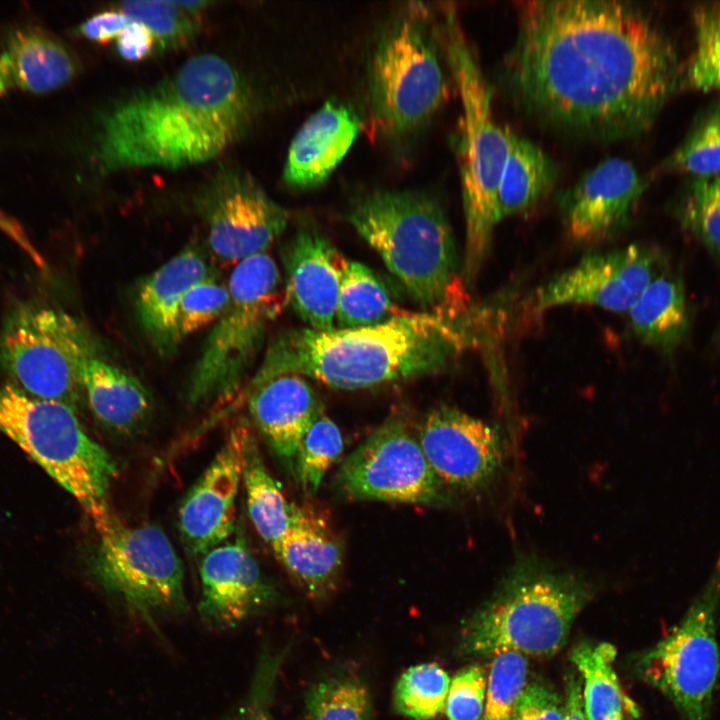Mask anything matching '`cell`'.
<instances>
[{"instance_id": "6da1fadb", "label": "cell", "mask_w": 720, "mask_h": 720, "mask_svg": "<svg viewBox=\"0 0 720 720\" xmlns=\"http://www.w3.org/2000/svg\"><path fill=\"white\" fill-rule=\"evenodd\" d=\"M505 76L537 122L597 141L647 131L682 80L675 48L658 24L617 0L521 3Z\"/></svg>"}, {"instance_id": "7a4b0ae2", "label": "cell", "mask_w": 720, "mask_h": 720, "mask_svg": "<svg viewBox=\"0 0 720 720\" xmlns=\"http://www.w3.org/2000/svg\"><path fill=\"white\" fill-rule=\"evenodd\" d=\"M254 112L252 91L233 65L196 55L104 113L94 159L102 173L203 163L237 142Z\"/></svg>"}, {"instance_id": "3957f363", "label": "cell", "mask_w": 720, "mask_h": 720, "mask_svg": "<svg viewBox=\"0 0 720 720\" xmlns=\"http://www.w3.org/2000/svg\"><path fill=\"white\" fill-rule=\"evenodd\" d=\"M460 317L409 312L355 328L289 329L269 343L256 372L308 376L341 390H356L438 373L465 349Z\"/></svg>"}, {"instance_id": "277c9868", "label": "cell", "mask_w": 720, "mask_h": 720, "mask_svg": "<svg viewBox=\"0 0 720 720\" xmlns=\"http://www.w3.org/2000/svg\"><path fill=\"white\" fill-rule=\"evenodd\" d=\"M348 219L420 306L452 318L464 314L455 243L437 200L415 191H374L353 202Z\"/></svg>"}, {"instance_id": "5b68a950", "label": "cell", "mask_w": 720, "mask_h": 720, "mask_svg": "<svg viewBox=\"0 0 720 720\" xmlns=\"http://www.w3.org/2000/svg\"><path fill=\"white\" fill-rule=\"evenodd\" d=\"M591 597L581 578L532 558L518 560L493 597L464 624L467 653L551 656Z\"/></svg>"}, {"instance_id": "8992f818", "label": "cell", "mask_w": 720, "mask_h": 720, "mask_svg": "<svg viewBox=\"0 0 720 720\" xmlns=\"http://www.w3.org/2000/svg\"><path fill=\"white\" fill-rule=\"evenodd\" d=\"M444 28L448 64L463 109L459 142L466 230L463 273L471 285L488 255L498 224L496 192L512 131L494 119L492 89L453 11L446 14Z\"/></svg>"}, {"instance_id": "52a82bcc", "label": "cell", "mask_w": 720, "mask_h": 720, "mask_svg": "<svg viewBox=\"0 0 720 720\" xmlns=\"http://www.w3.org/2000/svg\"><path fill=\"white\" fill-rule=\"evenodd\" d=\"M0 431L77 500L95 529L114 516L108 494L117 464L86 434L75 410L6 382L0 385Z\"/></svg>"}, {"instance_id": "ba28073f", "label": "cell", "mask_w": 720, "mask_h": 720, "mask_svg": "<svg viewBox=\"0 0 720 720\" xmlns=\"http://www.w3.org/2000/svg\"><path fill=\"white\" fill-rule=\"evenodd\" d=\"M228 289V306L214 323L189 379L187 401L193 408L234 395L262 346L268 324L287 304L278 267L265 252L238 262Z\"/></svg>"}, {"instance_id": "9c48e42d", "label": "cell", "mask_w": 720, "mask_h": 720, "mask_svg": "<svg viewBox=\"0 0 720 720\" xmlns=\"http://www.w3.org/2000/svg\"><path fill=\"white\" fill-rule=\"evenodd\" d=\"M95 351L88 330L65 311L35 303L11 310L0 331V370L30 396L77 412L81 369Z\"/></svg>"}, {"instance_id": "30bf717a", "label": "cell", "mask_w": 720, "mask_h": 720, "mask_svg": "<svg viewBox=\"0 0 720 720\" xmlns=\"http://www.w3.org/2000/svg\"><path fill=\"white\" fill-rule=\"evenodd\" d=\"M447 96L444 71L427 26L418 15L389 24L371 54L368 98L379 126L393 136L422 127Z\"/></svg>"}, {"instance_id": "8fae6325", "label": "cell", "mask_w": 720, "mask_h": 720, "mask_svg": "<svg viewBox=\"0 0 720 720\" xmlns=\"http://www.w3.org/2000/svg\"><path fill=\"white\" fill-rule=\"evenodd\" d=\"M96 531L91 571L106 592L152 627L185 610L181 561L161 529L113 516Z\"/></svg>"}, {"instance_id": "7c38bea8", "label": "cell", "mask_w": 720, "mask_h": 720, "mask_svg": "<svg viewBox=\"0 0 720 720\" xmlns=\"http://www.w3.org/2000/svg\"><path fill=\"white\" fill-rule=\"evenodd\" d=\"M720 554L680 623L636 662L639 676L663 693L683 720H710L720 677L717 627Z\"/></svg>"}, {"instance_id": "4fadbf2b", "label": "cell", "mask_w": 720, "mask_h": 720, "mask_svg": "<svg viewBox=\"0 0 720 720\" xmlns=\"http://www.w3.org/2000/svg\"><path fill=\"white\" fill-rule=\"evenodd\" d=\"M336 480L353 500L421 505L445 500L444 486L400 417L389 418L352 451Z\"/></svg>"}, {"instance_id": "5bb4252c", "label": "cell", "mask_w": 720, "mask_h": 720, "mask_svg": "<svg viewBox=\"0 0 720 720\" xmlns=\"http://www.w3.org/2000/svg\"><path fill=\"white\" fill-rule=\"evenodd\" d=\"M197 208L208 228L210 249L224 262L265 252L288 219L248 173L232 168L216 173L200 193Z\"/></svg>"}, {"instance_id": "9a60e30c", "label": "cell", "mask_w": 720, "mask_h": 720, "mask_svg": "<svg viewBox=\"0 0 720 720\" xmlns=\"http://www.w3.org/2000/svg\"><path fill=\"white\" fill-rule=\"evenodd\" d=\"M658 258L655 249L642 244L585 255L537 290L535 309L582 304L629 311L654 279Z\"/></svg>"}, {"instance_id": "2e32d148", "label": "cell", "mask_w": 720, "mask_h": 720, "mask_svg": "<svg viewBox=\"0 0 720 720\" xmlns=\"http://www.w3.org/2000/svg\"><path fill=\"white\" fill-rule=\"evenodd\" d=\"M420 447L444 487L474 491L487 486L503 462V440L489 423L449 406L428 413Z\"/></svg>"}, {"instance_id": "e0dca14e", "label": "cell", "mask_w": 720, "mask_h": 720, "mask_svg": "<svg viewBox=\"0 0 720 720\" xmlns=\"http://www.w3.org/2000/svg\"><path fill=\"white\" fill-rule=\"evenodd\" d=\"M646 185L626 159L609 157L599 162L559 197L569 237L592 244L615 234L627 223Z\"/></svg>"}, {"instance_id": "ac0fdd59", "label": "cell", "mask_w": 720, "mask_h": 720, "mask_svg": "<svg viewBox=\"0 0 720 720\" xmlns=\"http://www.w3.org/2000/svg\"><path fill=\"white\" fill-rule=\"evenodd\" d=\"M242 465L240 423L230 432L179 508V531L186 549L192 555L204 556L232 534Z\"/></svg>"}, {"instance_id": "d6986e66", "label": "cell", "mask_w": 720, "mask_h": 720, "mask_svg": "<svg viewBox=\"0 0 720 720\" xmlns=\"http://www.w3.org/2000/svg\"><path fill=\"white\" fill-rule=\"evenodd\" d=\"M200 578L199 615L214 628L238 626L275 599L274 587L240 537L204 555Z\"/></svg>"}, {"instance_id": "ffe728a7", "label": "cell", "mask_w": 720, "mask_h": 720, "mask_svg": "<svg viewBox=\"0 0 720 720\" xmlns=\"http://www.w3.org/2000/svg\"><path fill=\"white\" fill-rule=\"evenodd\" d=\"M286 303L316 330L335 328L347 260L322 234L300 230L283 253Z\"/></svg>"}, {"instance_id": "44dd1931", "label": "cell", "mask_w": 720, "mask_h": 720, "mask_svg": "<svg viewBox=\"0 0 720 720\" xmlns=\"http://www.w3.org/2000/svg\"><path fill=\"white\" fill-rule=\"evenodd\" d=\"M252 421L273 453L294 472L299 442L322 409L304 377L256 372L247 392Z\"/></svg>"}, {"instance_id": "7402d4cb", "label": "cell", "mask_w": 720, "mask_h": 720, "mask_svg": "<svg viewBox=\"0 0 720 720\" xmlns=\"http://www.w3.org/2000/svg\"><path fill=\"white\" fill-rule=\"evenodd\" d=\"M361 120L347 104L327 101L295 134L284 167L286 184L308 189L324 182L352 147Z\"/></svg>"}, {"instance_id": "603a6c76", "label": "cell", "mask_w": 720, "mask_h": 720, "mask_svg": "<svg viewBox=\"0 0 720 720\" xmlns=\"http://www.w3.org/2000/svg\"><path fill=\"white\" fill-rule=\"evenodd\" d=\"M210 275L200 250L186 248L140 283L136 295L139 322L160 355L176 352L181 343L177 319L182 298L193 285Z\"/></svg>"}, {"instance_id": "cb8c5ba5", "label": "cell", "mask_w": 720, "mask_h": 720, "mask_svg": "<svg viewBox=\"0 0 720 720\" xmlns=\"http://www.w3.org/2000/svg\"><path fill=\"white\" fill-rule=\"evenodd\" d=\"M69 50L39 28L13 33L0 52V98L13 91L47 93L76 73Z\"/></svg>"}, {"instance_id": "d4e9b609", "label": "cell", "mask_w": 720, "mask_h": 720, "mask_svg": "<svg viewBox=\"0 0 720 720\" xmlns=\"http://www.w3.org/2000/svg\"><path fill=\"white\" fill-rule=\"evenodd\" d=\"M271 547L310 597H324L335 587L342 566V548L326 524L311 511L297 506L290 528Z\"/></svg>"}, {"instance_id": "484cf974", "label": "cell", "mask_w": 720, "mask_h": 720, "mask_svg": "<svg viewBox=\"0 0 720 720\" xmlns=\"http://www.w3.org/2000/svg\"><path fill=\"white\" fill-rule=\"evenodd\" d=\"M81 384L90 410L106 428L129 434L149 419L152 399L134 376L92 353L81 369Z\"/></svg>"}, {"instance_id": "4316f807", "label": "cell", "mask_w": 720, "mask_h": 720, "mask_svg": "<svg viewBox=\"0 0 720 720\" xmlns=\"http://www.w3.org/2000/svg\"><path fill=\"white\" fill-rule=\"evenodd\" d=\"M556 180L557 168L550 156L532 141L512 132L496 192L498 223L532 209L553 189Z\"/></svg>"}, {"instance_id": "83f0119b", "label": "cell", "mask_w": 720, "mask_h": 720, "mask_svg": "<svg viewBox=\"0 0 720 720\" xmlns=\"http://www.w3.org/2000/svg\"><path fill=\"white\" fill-rule=\"evenodd\" d=\"M628 313L634 334L646 345L672 352L687 336L689 311L678 276H655Z\"/></svg>"}, {"instance_id": "f1b7e54d", "label": "cell", "mask_w": 720, "mask_h": 720, "mask_svg": "<svg viewBox=\"0 0 720 720\" xmlns=\"http://www.w3.org/2000/svg\"><path fill=\"white\" fill-rule=\"evenodd\" d=\"M242 446V481L248 514L258 534L273 546L290 528L297 506L289 503L265 466L254 435L245 423Z\"/></svg>"}, {"instance_id": "f546056e", "label": "cell", "mask_w": 720, "mask_h": 720, "mask_svg": "<svg viewBox=\"0 0 720 720\" xmlns=\"http://www.w3.org/2000/svg\"><path fill=\"white\" fill-rule=\"evenodd\" d=\"M615 658L616 648L606 642H581L570 654L584 681L582 696L588 720H623L624 709L638 715L621 690L613 668Z\"/></svg>"}, {"instance_id": "4dcf8cb0", "label": "cell", "mask_w": 720, "mask_h": 720, "mask_svg": "<svg viewBox=\"0 0 720 720\" xmlns=\"http://www.w3.org/2000/svg\"><path fill=\"white\" fill-rule=\"evenodd\" d=\"M408 313L392 302L386 287L368 267L347 261L335 318L339 328L380 324Z\"/></svg>"}, {"instance_id": "1f68e13d", "label": "cell", "mask_w": 720, "mask_h": 720, "mask_svg": "<svg viewBox=\"0 0 720 720\" xmlns=\"http://www.w3.org/2000/svg\"><path fill=\"white\" fill-rule=\"evenodd\" d=\"M664 168L694 178L720 176V100L699 114Z\"/></svg>"}, {"instance_id": "d6a6232c", "label": "cell", "mask_w": 720, "mask_h": 720, "mask_svg": "<svg viewBox=\"0 0 720 720\" xmlns=\"http://www.w3.org/2000/svg\"><path fill=\"white\" fill-rule=\"evenodd\" d=\"M343 451L338 426L321 409L303 434L296 454L294 473L302 490L313 495Z\"/></svg>"}, {"instance_id": "836d02e7", "label": "cell", "mask_w": 720, "mask_h": 720, "mask_svg": "<svg viewBox=\"0 0 720 720\" xmlns=\"http://www.w3.org/2000/svg\"><path fill=\"white\" fill-rule=\"evenodd\" d=\"M450 681L445 670L435 663L412 666L396 683L394 707L412 719H431L445 708Z\"/></svg>"}, {"instance_id": "e575fe53", "label": "cell", "mask_w": 720, "mask_h": 720, "mask_svg": "<svg viewBox=\"0 0 720 720\" xmlns=\"http://www.w3.org/2000/svg\"><path fill=\"white\" fill-rule=\"evenodd\" d=\"M308 720H370L371 696L351 676H336L313 685L306 694Z\"/></svg>"}, {"instance_id": "d590c367", "label": "cell", "mask_w": 720, "mask_h": 720, "mask_svg": "<svg viewBox=\"0 0 720 720\" xmlns=\"http://www.w3.org/2000/svg\"><path fill=\"white\" fill-rule=\"evenodd\" d=\"M693 25L695 44L685 80L697 90L720 93V2L695 8Z\"/></svg>"}, {"instance_id": "8d00e7d4", "label": "cell", "mask_w": 720, "mask_h": 720, "mask_svg": "<svg viewBox=\"0 0 720 720\" xmlns=\"http://www.w3.org/2000/svg\"><path fill=\"white\" fill-rule=\"evenodd\" d=\"M682 224L720 257V176L694 178L680 205Z\"/></svg>"}, {"instance_id": "74e56055", "label": "cell", "mask_w": 720, "mask_h": 720, "mask_svg": "<svg viewBox=\"0 0 720 720\" xmlns=\"http://www.w3.org/2000/svg\"><path fill=\"white\" fill-rule=\"evenodd\" d=\"M527 666L525 656L515 651L494 655L480 720H512L517 702L526 686Z\"/></svg>"}, {"instance_id": "f35d334b", "label": "cell", "mask_w": 720, "mask_h": 720, "mask_svg": "<svg viewBox=\"0 0 720 720\" xmlns=\"http://www.w3.org/2000/svg\"><path fill=\"white\" fill-rule=\"evenodd\" d=\"M120 10L131 20L145 25L161 49L184 45L197 30L193 13L175 1H126L121 3Z\"/></svg>"}, {"instance_id": "ab89813d", "label": "cell", "mask_w": 720, "mask_h": 720, "mask_svg": "<svg viewBox=\"0 0 720 720\" xmlns=\"http://www.w3.org/2000/svg\"><path fill=\"white\" fill-rule=\"evenodd\" d=\"M229 300L228 286L219 283L213 275L193 285L179 306L177 330L180 341L215 323L226 310Z\"/></svg>"}, {"instance_id": "60d3db41", "label": "cell", "mask_w": 720, "mask_h": 720, "mask_svg": "<svg viewBox=\"0 0 720 720\" xmlns=\"http://www.w3.org/2000/svg\"><path fill=\"white\" fill-rule=\"evenodd\" d=\"M279 666L280 655L264 651L247 692L222 720H275L272 700Z\"/></svg>"}, {"instance_id": "b9f144b4", "label": "cell", "mask_w": 720, "mask_h": 720, "mask_svg": "<svg viewBox=\"0 0 720 720\" xmlns=\"http://www.w3.org/2000/svg\"><path fill=\"white\" fill-rule=\"evenodd\" d=\"M485 671L479 665L460 670L450 681L445 703L449 720H479L485 705Z\"/></svg>"}, {"instance_id": "7bdbcfd3", "label": "cell", "mask_w": 720, "mask_h": 720, "mask_svg": "<svg viewBox=\"0 0 720 720\" xmlns=\"http://www.w3.org/2000/svg\"><path fill=\"white\" fill-rule=\"evenodd\" d=\"M558 696L538 683L526 684L515 707L512 720H563Z\"/></svg>"}, {"instance_id": "ee69618b", "label": "cell", "mask_w": 720, "mask_h": 720, "mask_svg": "<svg viewBox=\"0 0 720 720\" xmlns=\"http://www.w3.org/2000/svg\"><path fill=\"white\" fill-rule=\"evenodd\" d=\"M155 42L154 35L145 25L131 20L116 38V49L125 60L136 62L151 54Z\"/></svg>"}, {"instance_id": "f6af8a7d", "label": "cell", "mask_w": 720, "mask_h": 720, "mask_svg": "<svg viewBox=\"0 0 720 720\" xmlns=\"http://www.w3.org/2000/svg\"><path fill=\"white\" fill-rule=\"evenodd\" d=\"M131 19L121 10L97 13L79 26V33L89 40L105 44L116 39Z\"/></svg>"}, {"instance_id": "bcb514c9", "label": "cell", "mask_w": 720, "mask_h": 720, "mask_svg": "<svg viewBox=\"0 0 720 720\" xmlns=\"http://www.w3.org/2000/svg\"><path fill=\"white\" fill-rule=\"evenodd\" d=\"M563 720H588L584 710L582 686L578 678L569 679Z\"/></svg>"}, {"instance_id": "7dc6e473", "label": "cell", "mask_w": 720, "mask_h": 720, "mask_svg": "<svg viewBox=\"0 0 720 720\" xmlns=\"http://www.w3.org/2000/svg\"><path fill=\"white\" fill-rule=\"evenodd\" d=\"M718 337H719V339H720V327H719V333H718Z\"/></svg>"}]
</instances>
